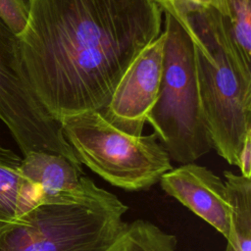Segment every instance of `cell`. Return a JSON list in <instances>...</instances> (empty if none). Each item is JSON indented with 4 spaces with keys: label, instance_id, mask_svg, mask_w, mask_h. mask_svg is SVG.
<instances>
[{
    "label": "cell",
    "instance_id": "obj_16",
    "mask_svg": "<svg viewBox=\"0 0 251 251\" xmlns=\"http://www.w3.org/2000/svg\"><path fill=\"white\" fill-rule=\"evenodd\" d=\"M236 167L239 168L241 176L251 178V133L247 135L243 143Z\"/></svg>",
    "mask_w": 251,
    "mask_h": 251
},
{
    "label": "cell",
    "instance_id": "obj_8",
    "mask_svg": "<svg viewBox=\"0 0 251 251\" xmlns=\"http://www.w3.org/2000/svg\"><path fill=\"white\" fill-rule=\"evenodd\" d=\"M162 189L219 231H229L230 203L225 181L194 162L180 164L160 178Z\"/></svg>",
    "mask_w": 251,
    "mask_h": 251
},
{
    "label": "cell",
    "instance_id": "obj_21",
    "mask_svg": "<svg viewBox=\"0 0 251 251\" xmlns=\"http://www.w3.org/2000/svg\"><path fill=\"white\" fill-rule=\"evenodd\" d=\"M27 1V3H29V0H26Z\"/></svg>",
    "mask_w": 251,
    "mask_h": 251
},
{
    "label": "cell",
    "instance_id": "obj_7",
    "mask_svg": "<svg viewBox=\"0 0 251 251\" xmlns=\"http://www.w3.org/2000/svg\"><path fill=\"white\" fill-rule=\"evenodd\" d=\"M165 52V32L148 44L130 63L113 95L101 111L119 129L141 135L160 88Z\"/></svg>",
    "mask_w": 251,
    "mask_h": 251
},
{
    "label": "cell",
    "instance_id": "obj_17",
    "mask_svg": "<svg viewBox=\"0 0 251 251\" xmlns=\"http://www.w3.org/2000/svg\"><path fill=\"white\" fill-rule=\"evenodd\" d=\"M22 158L16 155L13 151L6 149L0 145V161L8 163H20Z\"/></svg>",
    "mask_w": 251,
    "mask_h": 251
},
{
    "label": "cell",
    "instance_id": "obj_19",
    "mask_svg": "<svg viewBox=\"0 0 251 251\" xmlns=\"http://www.w3.org/2000/svg\"><path fill=\"white\" fill-rule=\"evenodd\" d=\"M126 230V229H125ZM124 235V234H123ZM123 235L122 237L115 243L113 244L107 251H122L123 249Z\"/></svg>",
    "mask_w": 251,
    "mask_h": 251
},
{
    "label": "cell",
    "instance_id": "obj_3",
    "mask_svg": "<svg viewBox=\"0 0 251 251\" xmlns=\"http://www.w3.org/2000/svg\"><path fill=\"white\" fill-rule=\"evenodd\" d=\"M128 207L81 176L68 191L43 198L0 231V251H107L124 234Z\"/></svg>",
    "mask_w": 251,
    "mask_h": 251
},
{
    "label": "cell",
    "instance_id": "obj_10",
    "mask_svg": "<svg viewBox=\"0 0 251 251\" xmlns=\"http://www.w3.org/2000/svg\"><path fill=\"white\" fill-rule=\"evenodd\" d=\"M20 163L0 161V220L9 223L15 222L43 200L39 187L20 171Z\"/></svg>",
    "mask_w": 251,
    "mask_h": 251
},
{
    "label": "cell",
    "instance_id": "obj_15",
    "mask_svg": "<svg viewBox=\"0 0 251 251\" xmlns=\"http://www.w3.org/2000/svg\"><path fill=\"white\" fill-rule=\"evenodd\" d=\"M195 8H212L228 18L229 0H182L177 7H163V11L182 13Z\"/></svg>",
    "mask_w": 251,
    "mask_h": 251
},
{
    "label": "cell",
    "instance_id": "obj_4",
    "mask_svg": "<svg viewBox=\"0 0 251 251\" xmlns=\"http://www.w3.org/2000/svg\"><path fill=\"white\" fill-rule=\"evenodd\" d=\"M163 12V74L146 123L153 127L171 160L185 164L206 155L213 144L200 104L190 35L175 16Z\"/></svg>",
    "mask_w": 251,
    "mask_h": 251
},
{
    "label": "cell",
    "instance_id": "obj_2",
    "mask_svg": "<svg viewBox=\"0 0 251 251\" xmlns=\"http://www.w3.org/2000/svg\"><path fill=\"white\" fill-rule=\"evenodd\" d=\"M166 12L190 35L199 99L213 148L237 166L251 133V61L235 42L226 16L212 8Z\"/></svg>",
    "mask_w": 251,
    "mask_h": 251
},
{
    "label": "cell",
    "instance_id": "obj_13",
    "mask_svg": "<svg viewBox=\"0 0 251 251\" xmlns=\"http://www.w3.org/2000/svg\"><path fill=\"white\" fill-rule=\"evenodd\" d=\"M228 20L235 42L251 61V0H229Z\"/></svg>",
    "mask_w": 251,
    "mask_h": 251
},
{
    "label": "cell",
    "instance_id": "obj_11",
    "mask_svg": "<svg viewBox=\"0 0 251 251\" xmlns=\"http://www.w3.org/2000/svg\"><path fill=\"white\" fill-rule=\"evenodd\" d=\"M230 203L229 231L225 251H251V178L224 172Z\"/></svg>",
    "mask_w": 251,
    "mask_h": 251
},
{
    "label": "cell",
    "instance_id": "obj_5",
    "mask_svg": "<svg viewBox=\"0 0 251 251\" xmlns=\"http://www.w3.org/2000/svg\"><path fill=\"white\" fill-rule=\"evenodd\" d=\"M76 159L110 184L127 191L145 190L173 169L157 135H132L113 126L100 111L60 120Z\"/></svg>",
    "mask_w": 251,
    "mask_h": 251
},
{
    "label": "cell",
    "instance_id": "obj_9",
    "mask_svg": "<svg viewBox=\"0 0 251 251\" xmlns=\"http://www.w3.org/2000/svg\"><path fill=\"white\" fill-rule=\"evenodd\" d=\"M20 171L39 187L43 198L75 188L82 176L81 166L63 155L46 151H32L24 155Z\"/></svg>",
    "mask_w": 251,
    "mask_h": 251
},
{
    "label": "cell",
    "instance_id": "obj_12",
    "mask_svg": "<svg viewBox=\"0 0 251 251\" xmlns=\"http://www.w3.org/2000/svg\"><path fill=\"white\" fill-rule=\"evenodd\" d=\"M176 237L146 220L127 224L122 251H176Z\"/></svg>",
    "mask_w": 251,
    "mask_h": 251
},
{
    "label": "cell",
    "instance_id": "obj_14",
    "mask_svg": "<svg viewBox=\"0 0 251 251\" xmlns=\"http://www.w3.org/2000/svg\"><path fill=\"white\" fill-rule=\"evenodd\" d=\"M0 16L10 28L20 35L28 18V3L26 0H0Z\"/></svg>",
    "mask_w": 251,
    "mask_h": 251
},
{
    "label": "cell",
    "instance_id": "obj_20",
    "mask_svg": "<svg viewBox=\"0 0 251 251\" xmlns=\"http://www.w3.org/2000/svg\"><path fill=\"white\" fill-rule=\"evenodd\" d=\"M11 223L9 222H6V221H3V220H0V231L5 228L7 226H9Z\"/></svg>",
    "mask_w": 251,
    "mask_h": 251
},
{
    "label": "cell",
    "instance_id": "obj_1",
    "mask_svg": "<svg viewBox=\"0 0 251 251\" xmlns=\"http://www.w3.org/2000/svg\"><path fill=\"white\" fill-rule=\"evenodd\" d=\"M156 0H29L19 35L37 98L60 122L103 111L134 58L162 32Z\"/></svg>",
    "mask_w": 251,
    "mask_h": 251
},
{
    "label": "cell",
    "instance_id": "obj_18",
    "mask_svg": "<svg viewBox=\"0 0 251 251\" xmlns=\"http://www.w3.org/2000/svg\"><path fill=\"white\" fill-rule=\"evenodd\" d=\"M158 4L163 7H177L181 4L182 0H156Z\"/></svg>",
    "mask_w": 251,
    "mask_h": 251
},
{
    "label": "cell",
    "instance_id": "obj_6",
    "mask_svg": "<svg viewBox=\"0 0 251 251\" xmlns=\"http://www.w3.org/2000/svg\"><path fill=\"white\" fill-rule=\"evenodd\" d=\"M0 120L10 130L23 155L46 151L77 161L63 133L61 123L34 93L23 66L19 35L1 16Z\"/></svg>",
    "mask_w": 251,
    "mask_h": 251
}]
</instances>
